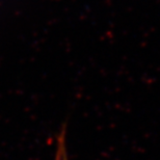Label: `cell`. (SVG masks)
Returning a JSON list of instances; mask_svg holds the SVG:
<instances>
[{"instance_id":"1","label":"cell","mask_w":160,"mask_h":160,"mask_svg":"<svg viewBox=\"0 0 160 160\" xmlns=\"http://www.w3.org/2000/svg\"><path fill=\"white\" fill-rule=\"evenodd\" d=\"M54 160H69V155L67 152V143H66V127L62 128V131L57 136L56 150Z\"/></svg>"}]
</instances>
